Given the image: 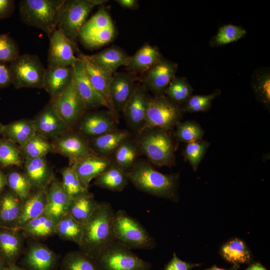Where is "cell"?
Instances as JSON below:
<instances>
[{
  "mask_svg": "<svg viewBox=\"0 0 270 270\" xmlns=\"http://www.w3.org/2000/svg\"><path fill=\"white\" fill-rule=\"evenodd\" d=\"M126 174L129 182L140 191L174 202L179 200L178 173L164 174L157 170L150 164L138 160Z\"/></svg>",
  "mask_w": 270,
  "mask_h": 270,
  "instance_id": "cell-2",
  "label": "cell"
},
{
  "mask_svg": "<svg viewBox=\"0 0 270 270\" xmlns=\"http://www.w3.org/2000/svg\"><path fill=\"white\" fill-rule=\"evenodd\" d=\"M32 120L36 132L52 142L68 131L66 123L50 102Z\"/></svg>",
  "mask_w": 270,
  "mask_h": 270,
  "instance_id": "cell-18",
  "label": "cell"
},
{
  "mask_svg": "<svg viewBox=\"0 0 270 270\" xmlns=\"http://www.w3.org/2000/svg\"><path fill=\"white\" fill-rule=\"evenodd\" d=\"M22 256L20 263L26 270H56L58 265L56 254L41 242L30 243Z\"/></svg>",
  "mask_w": 270,
  "mask_h": 270,
  "instance_id": "cell-16",
  "label": "cell"
},
{
  "mask_svg": "<svg viewBox=\"0 0 270 270\" xmlns=\"http://www.w3.org/2000/svg\"><path fill=\"white\" fill-rule=\"evenodd\" d=\"M202 264L190 263L179 258L174 252L172 258L165 266L164 270H191L200 266Z\"/></svg>",
  "mask_w": 270,
  "mask_h": 270,
  "instance_id": "cell-52",
  "label": "cell"
},
{
  "mask_svg": "<svg viewBox=\"0 0 270 270\" xmlns=\"http://www.w3.org/2000/svg\"><path fill=\"white\" fill-rule=\"evenodd\" d=\"M88 56L98 66L112 74L118 68L126 66L130 57L122 48L116 46L106 48L96 54Z\"/></svg>",
  "mask_w": 270,
  "mask_h": 270,
  "instance_id": "cell-28",
  "label": "cell"
},
{
  "mask_svg": "<svg viewBox=\"0 0 270 270\" xmlns=\"http://www.w3.org/2000/svg\"><path fill=\"white\" fill-rule=\"evenodd\" d=\"M104 0H65L57 24L56 30L62 32L77 47V38L92 10L107 2Z\"/></svg>",
  "mask_w": 270,
  "mask_h": 270,
  "instance_id": "cell-5",
  "label": "cell"
},
{
  "mask_svg": "<svg viewBox=\"0 0 270 270\" xmlns=\"http://www.w3.org/2000/svg\"><path fill=\"white\" fill-rule=\"evenodd\" d=\"M74 78L72 66L48 67L43 80V88L48 94L50 101L60 95Z\"/></svg>",
  "mask_w": 270,
  "mask_h": 270,
  "instance_id": "cell-25",
  "label": "cell"
},
{
  "mask_svg": "<svg viewBox=\"0 0 270 270\" xmlns=\"http://www.w3.org/2000/svg\"><path fill=\"white\" fill-rule=\"evenodd\" d=\"M210 143L202 139L186 144L183 151L186 161L190 164L194 171L198 170V166L204 157Z\"/></svg>",
  "mask_w": 270,
  "mask_h": 270,
  "instance_id": "cell-44",
  "label": "cell"
},
{
  "mask_svg": "<svg viewBox=\"0 0 270 270\" xmlns=\"http://www.w3.org/2000/svg\"><path fill=\"white\" fill-rule=\"evenodd\" d=\"M15 9L13 0H0V20L10 17Z\"/></svg>",
  "mask_w": 270,
  "mask_h": 270,
  "instance_id": "cell-54",
  "label": "cell"
},
{
  "mask_svg": "<svg viewBox=\"0 0 270 270\" xmlns=\"http://www.w3.org/2000/svg\"><path fill=\"white\" fill-rule=\"evenodd\" d=\"M150 97L145 86L137 84L122 112L128 126L136 134L144 127Z\"/></svg>",
  "mask_w": 270,
  "mask_h": 270,
  "instance_id": "cell-12",
  "label": "cell"
},
{
  "mask_svg": "<svg viewBox=\"0 0 270 270\" xmlns=\"http://www.w3.org/2000/svg\"><path fill=\"white\" fill-rule=\"evenodd\" d=\"M78 58L82 62L92 85L106 102L107 110L118 120L119 114L114 107L110 91L113 74L98 66L88 58V55L78 52Z\"/></svg>",
  "mask_w": 270,
  "mask_h": 270,
  "instance_id": "cell-14",
  "label": "cell"
},
{
  "mask_svg": "<svg viewBox=\"0 0 270 270\" xmlns=\"http://www.w3.org/2000/svg\"><path fill=\"white\" fill-rule=\"evenodd\" d=\"M172 130L150 128L138 134L136 142L140 153L154 166L172 167L176 164V142Z\"/></svg>",
  "mask_w": 270,
  "mask_h": 270,
  "instance_id": "cell-3",
  "label": "cell"
},
{
  "mask_svg": "<svg viewBox=\"0 0 270 270\" xmlns=\"http://www.w3.org/2000/svg\"><path fill=\"white\" fill-rule=\"evenodd\" d=\"M72 67L77 90L86 104L87 110L102 106L107 108L106 102L90 82L81 60L78 58Z\"/></svg>",
  "mask_w": 270,
  "mask_h": 270,
  "instance_id": "cell-20",
  "label": "cell"
},
{
  "mask_svg": "<svg viewBox=\"0 0 270 270\" xmlns=\"http://www.w3.org/2000/svg\"><path fill=\"white\" fill-rule=\"evenodd\" d=\"M23 204L24 202L10 190H4L0 195V226L18 228Z\"/></svg>",
  "mask_w": 270,
  "mask_h": 270,
  "instance_id": "cell-27",
  "label": "cell"
},
{
  "mask_svg": "<svg viewBox=\"0 0 270 270\" xmlns=\"http://www.w3.org/2000/svg\"><path fill=\"white\" fill-rule=\"evenodd\" d=\"M114 235L116 242L131 250L156 246L155 240L142 226L122 210L116 212Z\"/></svg>",
  "mask_w": 270,
  "mask_h": 270,
  "instance_id": "cell-6",
  "label": "cell"
},
{
  "mask_svg": "<svg viewBox=\"0 0 270 270\" xmlns=\"http://www.w3.org/2000/svg\"><path fill=\"white\" fill-rule=\"evenodd\" d=\"M101 270H151L152 264L114 242L95 259Z\"/></svg>",
  "mask_w": 270,
  "mask_h": 270,
  "instance_id": "cell-9",
  "label": "cell"
},
{
  "mask_svg": "<svg viewBox=\"0 0 270 270\" xmlns=\"http://www.w3.org/2000/svg\"><path fill=\"white\" fill-rule=\"evenodd\" d=\"M58 222L44 213L28 222L21 230L26 238L44 239L56 234Z\"/></svg>",
  "mask_w": 270,
  "mask_h": 270,
  "instance_id": "cell-30",
  "label": "cell"
},
{
  "mask_svg": "<svg viewBox=\"0 0 270 270\" xmlns=\"http://www.w3.org/2000/svg\"><path fill=\"white\" fill-rule=\"evenodd\" d=\"M114 26L109 13L102 6L91 18L86 21L80 30L78 37L95 30Z\"/></svg>",
  "mask_w": 270,
  "mask_h": 270,
  "instance_id": "cell-47",
  "label": "cell"
},
{
  "mask_svg": "<svg viewBox=\"0 0 270 270\" xmlns=\"http://www.w3.org/2000/svg\"><path fill=\"white\" fill-rule=\"evenodd\" d=\"M140 153L136 142L130 138L122 142L115 150L113 162L126 172L134 166Z\"/></svg>",
  "mask_w": 270,
  "mask_h": 270,
  "instance_id": "cell-36",
  "label": "cell"
},
{
  "mask_svg": "<svg viewBox=\"0 0 270 270\" xmlns=\"http://www.w3.org/2000/svg\"><path fill=\"white\" fill-rule=\"evenodd\" d=\"M112 163L110 158L94 154L70 166L76 172L82 188L88 190L91 180L101 174Z\"/></svg>",
  "mask_w": 270,
  "mask_h": 270,
  "instance_id": "cell-21",
  "label": "cell"
},
{
  "mask_svg": "<svg viewBox=\"0 0 270 270\" xmlns=\"http://www.w3.org/2000/svg\"><path fill=\"white\" fill-rule=\"evenodd\" d=\"M62 185L66 192L72 198L85 191L80 184L73 168L70 166L62 171Z\"/></svg>",
  "mask_w": 270,
  "mask_h": 270,
  "instance_id": "cell-50",
  "label": "cell"
},
{
  "mask_svg": "<svg viewBox=\"0 0 270 270\" xmlns=\"http://www.w3.org/2000/svg\"><path fill=\"white\" fill-rule=\"evenodd\" d=\"M7 266L0 257V270H3Z\"/></svg>",
  "mask_w": 270,
  "mask_h": 270,
  "instance_id": "cell-60",
  "label": "cell"
},
{
  "mask_svg": "<svg viewBox=\"0 0 270 270\" xmlns=\"http://www.w3.org/2000/svg\"><path fill=\"white\" fill-rule=\"evenodd\" d=\"M8 66L16 88H43L46 68L37 56L19 54Z\"/></svg>",
  "mask_w": 270,
  "mask_h": 270,
  "instance_id": "cell-8",
  "label": "cell"
},
{
  "mask_svg": "<svg viewBox=\"0 0 270 270\" xmlns=\"http://www.w3.org/2000/svg\"><path fill=\"white\" fill-rule=\"evenodd\" d=\"M126 172L114 162L101 174L95 178L94 184L102 188L113 192H121L128 184Z\"/></svg>",
  "mask_w": 270,
  "mask_h": 270,
  "instance_id": "cell-35",
  "label": "cell"
},
{
  "mask_svg": "<svg viewBox=\"0 0 270 270\" xmlns=\"http://www.w3.org/2000/svg\"><path fill=\"white\" fill-rule=\"evenodd\" d=\"M22 230L0 226V257L7 266L16 264L24 250Z\"/></svg>",
  "mask_w": 270,
  "mask_h": 270,
  "instance_id": "cell-19",
  "label": "cell"
},
{
  "mask_svg": "<svg viewBox=\"0 0 270 270\" xmlns=\"http://www.w3.org/2000/svg\"><path fill=\"white\" fill-rule=\"evenodd\" d=\"M6 186L23 202L30 196L31 188L24 174L12 170L6 174Z\"/></svg>",
  "mask_w": 270,
  "mask_h": 270,
  "instance_id": "cell-46",
  "label": "cell"
},
{
  "mask_svg": "<svg viewBox=\"0 0 270 270\" xmlns=\"http://www.w3.org/2000/svg\"><path fill=\"white\" fill-rule=\"evenodd\" d=\"M116 2L122 8L130 10H136L139 7L137 0H116Z\"/></svg>",
  "mask_w": 270,
  "mask_h": 270,
  "instance_id": "cell-55",
  "label": "cell"
},
{
  "mask_svg": "<svg viewBox=\"0 0 270 270\" xmlns=\"http://www.w3.org/2000/svg\"><path fill=\"white\" fill-rule=\"evenodd\" d=\"M193 88L184 77L175 76L166 89L164 94L180 107L192 95Z\"/></svg>",
  "mask_w": 270,
  "mask_h": 270,
  "instance_id": "cell-40",
  "label": "cell"
},
{
  "mask_svg": "<svg viewBox=\"0 0 270 270\" xmlns=\"http://www.w3.org/2000/svg\"><path fill=\"white\" fill-rule=\"evenodd\" d=\"M220 254L233 264H250L252 262V253L245 242L235 238L225 242L220 250Z\"/></svg>",
  "mask_w": 270,
  "mask_h": 270,
  "instance_id": "cell-31",
  "label": "cell"
},
{
  "mask_svg": "<svg viewBox=\"0 0 270 270\" xmlns=\"http://www.w3.org/2000/svg\"><path fill=\"white\" fill-rule=\"evenodd\" d=\"M115 214L110 203L98 202L92 214L82 224L83 234L79 250L95 260L104 250L116 242Z\"/></svg>",
  "mask_w": 270,
  "mask_h": 270,
  "instance_id": "cell-1",
  "label": "cell"
},
{
  "mask_svg": "<svg viewBox=\"0 0 270 270\" xmlns=\"http://www.w3.org/2000/svg\"><path fill=\"white\" fill-rule=\"evenodd\" d=\"M36 133L33 120L22 118L4 125L1 134L12 142L21 146Z\"/></svg>",
  "mask_w": 270,
  "mask_h": 270,
  "instance_id": "cell-32",
  "label": "cell"
},
{
  "mask_svg": "<svg viewBox=\"0 0 270 270\" xmlns=\"http://www.w3.org/2000/svg\"><path fill=\"white\" fill-rule=\"evenodd\" d=\"M244 270H268L260 262H252Z\"/></svg>",
  "mask_w": 270,
  "mask_h": 270,
  "instance_id": "cell-56",
  "label": "cell"
},
{
  "mask_svg": "<svg viewBox=\"0 0 270 270\" xmlns=\"http://www.w3.org/2000/svg\"><path fill=\"white\" fill-rule=\"evenodd\" d=\"M130 136L128 131L117 128L88 140L96 154L110 158L122 142L130 138Z\"/></svg>",
  "mask_w": 270,
  "mask_h": 270,
  "instance_id": "cell-26",
  "label": "cell"
},
{
  "mask_svg": "<svg viewBox=\"0 0 270 270\" xmlns=\"http://www.w3.org/2000/svg\"><path fill=\"white\" fill-rule=\"evenodd\" d=\"M19 148L25 160L46 156L48 153L54 152L52 142L36 132Z\"/></svg>",
  "mask_w": 270,
  "mask_h": 270,
  "instance_id": "cell-39",
  "label": "cell"
},
{
  "mask_svg": "<svg viewBox=\"0 0 270 270\" xmlns=\"http://www.w3.org/2000/svg\"><path fill=\"white\" fill-rule=\"evenodd\" d=\"M252 88L256 98L267 108L270 106V73L268 69L257 70L252 79Z\"/></svg>",
  "mask_w": 270,
  "mask_h": 270,
  "instance_id": "cell-42",
  "label": "cell"
},
{
  "mask_svg": "<svg viewBox=\"0 0 270 270\" xmlns=\"http://www.w3.org/2000/svg\"><path fill=\"white\" fill-rule=\"evenodd\" d=\"M18 46L8 34H0V62L10 63L19 55Z\"/></svg>",
  "mask_w": 270,
  "mask_h": 270,
  "instance_id": "cell-51",
  "label": "cell"
},
{
  "mask_svg": "<svg viewBox=\"0 0 270 270\" xmlns=\"http://www.w3.org/2000/svg\"><path fill=\"white\" fill-rule=\"evenodd\" d=\"M52 142L54 152L68 158L70 164L96 154L90 148L88 139L73 130L67 131Z\"/></svg>",
  "mask_w": 270,
  "mask_h": 270,
  "instance_id": "cell-13",
  "label": "cell"
},
{
  "mask_svg": "<svg viewBox=\"0 0 270 270\" xmlns=\"http://www.w3.org/2000/svg\"><path fill=\"white\" fill-rule=\"evenodd\" d=\"M118 120L108 110L92 111L82 117L76 132L88 140L118 128Z\"/></svg>",
  "mask_w": 270,
  "mask_h": 270,
  "instance_id": "cell-11",
  "label": "cell"
},
{
  "mask_svg": "<svg viewBox=\"0 0 270 270\" xmlns=\"http://www.w3.org/2000/svg\"><path fill=\"white\" fill-rule=\"evenodd\" d=\"M239 268H240V265L238 264H233L232 266L228 269H224V268H220L218 267L216 265H214L210 268H208L204 270H238Z\"/></svg>",
  "mask_w": 270,
  "mask_h": 270,
  "instance_id": "cell-58",
  "label": "cell"
},
{
  "mask_svg": "<svg viewBox=\"0 0 270 270\" xmlns=\"http://www.w3.org/2000/svg\"><path fill=\"white\" fill-rule=\"evenodd\" d=\"M98 204L94 194L86 190L72 197L68 212L83 224L92 214Z\"/></svg>",
  "mask_w": 270,
  "mask_h": 270,
  "instance_id": "cell-34",
  "label": "cell"
},
{
  "mask_svg": "<svg viewBox=\"0 0 270 270\" xmlns=\"http://www.w3.org/2000/svg\"><path fill=\"white\" fill-rule=\"evenodd\" d=\"M44 213L58 220L68 211L72 198L66 192L62 182L54 178L46 190Z\"/></svg>",
  "mask_w": 270,
  "mask_h": 270,
  "instance_id": "cell-24",
  "label": "cell"
},
{
  "mask_svg": "<svg viewBox=\"0 0 270 270\" xmlns=\"http://www.w3.org/2000/svg\"><path fill=\"white\" fill-rule=\"evenodd\" d=\"M60 270H101L95 260L80 250L70 251L63 256Z\"/></svg>",
  "mask_w": 270,
  "mask_h": 270,
  "instance_id": "cell-38",
  "label": "cell"
},
{
  "mask_svg": "<svg viewBox=\"0 0 270 270\" xmlns=\"http://www.w3.org/2000/svg\"><path fill=\"white\" fill-rule=\"evenodd\" d=\"M116 34L114 26L90 32L80 36L82 42L87 47L95 48L110 42Z\"/></svg>",
  "mask_w": 270,
  "mask_h": 270,
  "instance_id": "cell-49",
  "label": "cell"
},
{
  "mask_svg": "<svg viewBox=\"0 0 270 270\" xmlns=\"http://www.w3.org/2000/svg\"><path fill=\"white\" fill-rule=\"evenodd\" d=\"M162 58L156 47L146 44L133 56H130L126 68L128 71L134 74H143L153 66Z\"/></svg>",
  "mask_w": 270,
  "mask_h": 270,
  "instance_id": "cell-29",
  "label": "cell"
},
{
  "mask_svg": "<svg viewBox=\"0 0 270 270\" xmlns=\"http://www.w3.org/2000/svg\"><path fill=\"white\" fill-rule=\"evenodd\" d=\"M46 190H34L24 202L18 228L21 230L28 222L44 213L46 204Z\"/></svg>",
  "mask_w": 270,
  "mask_h": 270,
  "instance_id": "cell-33",
  "label": "cell"
},
{
  "mask_svg": "<svg viewBox=\"0 0 270 270\" xmlns=\"http://www.w3.org/2000/svg\"><path fill=\"white\" fill-rule=\"evenodd\" d=\"M246 34V30L240 26L228 24L220 27L210 41L212 46L227 44L236 42Z\"/></svg>",
  "mask_w": 270,
  "mask_h": 270,
  "instance_id": "cell-43",
  "label": "cell"
},
{
  "mask_svg": "<svg viewBox=\"0 0 270 270\" xmlns=\"http://www.w3.org/2000/svg\"><path fill=\"white\" fill-rule=\"evenodd\" d=\"M3 270H26L22 266H20L16 264L7 266Z\"/></svg>",
  "mask_w": 270,
  "mask_h": 270,
  "instance_id": "cell-59",
  "label": "cell"
},
{
  "mask_svg": "<svg viewBox=\"0 0 270 270\" xmlns=\"http://www.w3.org/2000/svg\"><path fill=\"white\" fill-rule=\"evenodd\" d=\"M136 74L130 72H116L112 75L110 91L113 104L119 114L122 112L136 86Z\"/></svg>",
  "mask_w": 270,
  "mask_h": 270,
  "instance_id": "cell-22",
  "label": "cell"
},
{
  "mask_svg": "<svg viewBox=\"0 0 270 270\" xmlns=\"http://www.w3.org/2000/svg\"><path fill=\"white\" fill-rule=\"evenodd\" d=\"M6 186V174L0 168V195L5 190Z\"/></svg>",
  "mask_w": 270,
  "mask_h": 270,
  "instance_id": "cell-57",
  "label": "cell"
},
{
  "mask_svg": "<svg viewBox=\"0 0 270 270\" xmlns=\"http://www.w3.org/2000/svg\"><path fill=\"white\" fill-rule=\"evenodd\" d=\"M178 68L176 63L162 58L144 73L142 84L154 96L162 94L176 76Z\"/></svg>",
  "mask_w": 270,
  "mask_h": 270,
  "instance_id": "cell-15",
  "label": "cell"
},
{
  "mask_svg": "<svg viewBox=\"0 0 270 270\" xmlns=\"http://www.w3.org/2000/svg\"><path fill=\"white\" fill-rule=\"evenodd\" d=\"M48 67L72 66L78 58L74 50L78 51L72 42L60 31L56 30L49 37Z\"/></svg>",
  "mask_w": 270,
  "mask_h": 270,
  "instance_id": "cell-17",
  "label": "cell"
},
{
  "mask_svg": "<svg viewBox=\"0 0 270 270\" xmlns=\"http://www.w3.org/2000/svg\"><path fill=\"white\" fill-rule=\"evenodd\" d=\"M50 102L66 123L68 130H72L87 110L73 78L67 88Z\"/></svg>",
  "mask_w": 270,
  "mask_h": 270,
  "instance_id": "cell-10",
  "label": "cell"
},
{
  "mask_svg": "<svg viewBox=\"0 0 270 270\" xmlns=\"http://www.w3.org/2000/svg\"><path fill=\"white\" fill-rule=\"evenodd\" d=\"M19 148L6 138H0V166H20L22 163Z\"/></svg>",
  "mask_w": 270,
  "mask_h": 270,
  "instance_id": "cell-45",
  "label": "cell"
},
{
  "mask_svg": "<svg viewBox=\"0 0 270 270\" xmlns=\"http://www.w3.org/2000/svg\"><path fill=\"white\" fill-rule=\"evenodd\" d=\"M24 172L32 190H34L46 189L54 178L46 156L26 159Z\"/></svg>",
  "mask_w": 270,
  "mask_h": 270,
  "instance_id": "cell-23",
  "label": "cell"
},
{
  "mask_svg": "<svg viewBox=\"0 0 270 270\" xmlns=\"http://www.w3.org/2000/svg\"><path fill=\"white\" fill-rule=\"evenodd\" d=\"M3 126H4V124H2L0 122V134H1V132H2V129Z\"/></svg>",
  "mask_w": 270,
  "mask_h": 270,
  "instance_id": "cell-61",
  "label": "cell"
},
{
  "mask_svg": "<svg viewBox=\"0 0 270 270\" xmlns=\"http://www.w3.org/2000/svg\"><path fill=\"white\" fill-rule=\"evenodd\" d=\"M65 0H21L19 12L26 24L44 32L48 37L56 30L62 7Z\"/></svg>",
  "mask_w": 270,
  "mask_h": 270,
  "instance_id": "cell-4",
  "label": "cell"
},
{
  "mask_svg": "<svg viewBox=\"0 0 270 270\" xmlns=\"http://www.w3.org/2000/svg\"><path fill=\"white\" fill-rule=\"evenodd\" d=\"M174 137L177 143H188L202 139L204 130L197 122L186 120L179 122L176 126Z\"/></svg>",
  "mask_w": 270,
  "mask_h": 270,
  "instance_id": "cell-41",
  "label": "cell"
},
{
  "mask_svg": "<svg viewBox=\"0 0 270 270\" xmlns=\"http://www.w3.org/2000/svg\"><path fill=\"white\" fill-rule=\"evenodd\" d=\"M83 234L82 224L72 216L68 212L58 222L56 234L62 240L73 242L79 246Z\"/></svg>",
  "mask_w": 270,
  "mask_h": 270,
  "instance_id": "cell-37",
  "label": "cell"
},
{
  "mask_svg": "<svg viewBox=\"0 0 270 270\" xmlns=\"http://www.w3.org/2000/svg\"><path fill=\"white\" fill-rule=\"evenodd\" d=\"M220 94L217 90L207 95H192L182 106L183 112H204L212 107V100Z\"/></svg>",
  "mask_w": 270,
  "mask_h": 270,
  "instance_id": "cell-48",
  "label": "cell"
},
{
  "mask_svg": "<svg viewBox=\"0 0 270 270\" xmlns=\"http://www.w3.org/2000/svg\"><path fill=\"white\" fill-rule=\"evenodd\" d=\"M12 84V78L8 64L0 62V88L8 86Z\"/></svg>",
  "mask_w": 270,
  "mask_h": 270,
  "instance_id": "cell-53",
  "label": "cell"
},
{
  "mask_svg": "<svg viewBox=\"0 0 270 270\" xmlns=\"http://www.w3.org/2000/svg\"><path fill=\"white\" fill-rule=\"evenodd\" d=\"M183 114L181 107L164 94L150 96L142 132L156 128L172 130L180 122Z\"/></svg>",
  "mask_w": 270,
  "mask_h": 270,
  "instance_id": "cell-7",
  "label": "cell"
}]
</instances>
